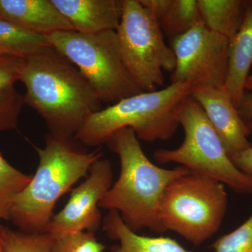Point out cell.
Returning <instances> with one entry per match:
<instances>
[{
  "label": "cell",
  "mask_w": 252,
  "mask_h": 252,
  "mask_svg": "<svg viewBox=\"0 0 252 252\" xmlns=\"http://www.w3.org/2000/svg\"><path fill=\"white\" fill-rule=\"evenodd\" d=\"M25 103L42 118L49 135L72 140L101 102L87 79L52 46L26 59Z\"/></svg>",
  "instance_id": "6da1fadb"
},
{
  "label": "cell",
  "mask_w": 252,
  "mask_h": 252,
  "mask_svg": "<svg viewBox=\"0 0 252 252\" xmlns=\"http://www.w3.org/2000/svg\"><path fill=\"white\" fill-rule=\"evenodd\" d=\"M107 144L119 156L121 171L99 207L119 212L135 233L148 229L163 233L158 217L162 194L172 181L190 172L182 166L166 169L154 164L129 127L114 132Z\"/></svg>",
  "instance_id": "7a4b0ae2"
},
{
  "label": "cell",
  "mask_w": 252,
  "mask_h": 252,
  "mask_svg": "<svg viewBox=\"0 0 252 252\" xmlns=\"http://www.w3.org/2000/svg\"><path fill=\"white\" fill-rule=\"evenodd\" d=\"M39 164L31 182L14 199L9 220L29 233H46L58 200L74 184L86 177L102 157L99 150L87 153L64 140L48 135L45 147L33 145Z\"/></svg>",
  "instance_id": "3957f363"
},
{
  "label": "cell",
  "mask_w": 252,
  "mask_h": 252,
  "mask_svg": "<svg viewBox=\"0 0 252 252\" xmlns=\"http://www.w3.org/2000/svg\"><path fill=\"white\" fill-rule=\"evenodd\" d=\"M191 89L187 83H172L162 90L126 97L93 114L74 139L86 147H99L117 130L129 127L139 140H170L180 126L179 112Z\"/></svg>",
  "instance_id": "277c9868"
},
{
  "label": "cell",
  "mask_w": 252,
  "mask_h": 252,
  "mask_svg": "<svg viewBox=\"0 0 252 252\" xmlns=\"http://www.w3.org/2000/svg\"><path fill=\"white\" fill-rule=\"evenodd\" d=\"M228 207L224 185L210 177L186 174L167 186L159 206L164 233L170 230L199 246L220 230Z\"/></svg>",
  "instance_id": "5b68a950"
},
{
  "label": "cell",
  "mask_w": 252,
  "mask_h": 252,
  "mask_svg": "<svg viewBox=\"0 0 252 252\" xmlns=\"http://www.w3.org/2000/svg\"><path fill=\"white\" fill-rule=\"evenodd\" d=\"M185 139L177 148L154 152L158 163H177L190 173L210 177L239 193H252V180L235 166L209 122L203 109L191 95L179 112Z\"/></svg>",
  "instance_id": "8992f818"
},
{
  "label": "cell",
  "mask_w": 252,
  "mask_h": 252,
  "mask_svg": "<svg viewBox=\"0 0 252 252\" xmlns=\"http://www.w3.org/2000/svg\"><path fill=\"white\" fill-rule=\"evenodd\" d=\"M47 38L80 71L101 102L115 104L144 92L124 64L116 31L94 34L62 31Z\"/></svg>",
  "instance_id": "52a82bcc"
},
{
  "label": "cell",
  "mask_w": 252,
  "mask_h": 252,
  "mask_svg": "<svg viewBox=\"0 0 252 252\" xmlns=\"http://www.w3.org/2000/svg\"><path fill=\"white\" fill-rule=\"evenodd\" d=\"M116 32L123 61L141 90L152 92L163 85V71L175 70V54L157 19L140 0H123Z\"/></svg>",
  "instance_id": "ba28073f"
},
{
  "label": "cell",
  "mask_w": 252,
  "mask_h": 252,
  "mask_svg": "<svg viewBox=\"0 0 252 252\" xmlns=\"http://www.w3.org/2000/svg\"><path fill=\"white\" fill-rule=\"evenodd\" d=\"M230 40L209 30L203 22L172 40L176 66L173 83L223 87L226 82Z\"/></svg>",
  "instance_id": "9c48e42d"
},
{
  "label": "cell",
  "mask_w": 252,
  "mask_h": 252,
  "mask_svg": "<svg viewBox=\"0 0 252 252\" xmlns=\"http://www.w3.org/2000/svg\"><path fill=\"white\" fill-rule=\"evenodd\" d=\"M113 177L110 161L98 159L91 167L86 180L73 190L64 208L50 220L46 233L57 238L98 229L102 220L99 204L112 187Z\"/></svg>",
  "instance_id": "30bf717a"
},
{
  "label": "cell",
  "mask_w": 252,
  "mask_h": 252,
  "mask_svg": "<svg viewBox=\"0 0 252 252\" xmlns=\"http://www.w3.org/2000/svg\"><path fill=\"white\" fill-rule=\"evenodd\" d=\"M191 96L203 109L230 158L251 147V131L225 86H193Z\"/></svg>",
  "instance_id": "8fae6325"
},
{
  "label": "cell",
  "mask_w": 252,
  "mask_h": 252,
  "mask_svg": "<svg viewBox=\"0 0 252 252\" xmlns=\"http://www.w3.org/2000/svg\"><path fill=\"white\" fill-rule=\"evenodd\" d=\"M74 31L82 34L117 31L123 0H52Z\"/></svg>",
  "instance_id": "7c38bea8"
},
{
  "label": "cell",
  "mask_w": 252,
  "mask_h": 252,
  "mask_svg": "<svg viewBox=\"0 0 252 252\" xmlns=\"http://www.w3.org/2000/svg\"><path fill=\"white\" fill-rule=\"evenodd\" d=\"M0 18L45 36L74 31L52 0H0Z\"/></svg>",
  "instance_id": "4fadbf2b"
},
{
  "label": "cell",
  "mask_w": 252,
  "mask_h": 252,
  "mask_svg": "<svg viewBox=\"0 0 252 252\" xmlns=\"http://www.w3.org/2000/svg\"><path fill=\"white\" fill-rule=\"evenodd\" d=\"M252 64V1H250L240 29L230 39L228 76L225 87L235 107L243 100Z\"/></svg>",
  "instance_id": "5bb4252c"
},
{
  "label": "cell",
  "mask_w": 252,
  "mask_h": 252,
  "mask_svg": "<svg viewBox=\"0 0 252 252\" xmlns=\"http://www.w3.org/2000/svg\"><path fill=\"white\" fill-rule=\"evenodd\" d=\"M102 225L109 238L119 241L112 252H189L173 239L139 235L131 230L119 212L114 210L109 211Z\"/></svg>",
  "instance_id": "9a60e30c"
},
{
  "label": "cell",
  "mask_w": 252,
  "mask_h": 252,
  "mask_svg": "<svg viewBox=\"0 0 252 252\" xmlns=\"http://www.w3.org/2000/svg\"><path fill=\"white\" fill-rule=\"evenodd\" d=\"M152 12L163 34L172 39L203 22L197 0H140Z\"/></svg>",
  "instance_id": "2e32d148"
},
{
  "label": "cell",
  "mask_w": 252,
  "mask_h": 252,
  "mask_svg": "<svg viewBox=\"0 0 252 252\" xmlns=\"http://www.w3.org/2000/svg\"><path fill=\"white\" fill-rule=\"evenodd\" d=\"M197 3L204 25L230 40L243 22L250 1L197 0Z\"/></svg>",
  "instance_id": "e0dca14e"
},
{
  "label": "cell",
  "mask_w": 252,
  "mask_h": 252,
  "mask_svg": "<svg viewBox=\"0 0 252 252\" xmlns=\"http://www.w3.org/2000/svg\"><path fill=\"white\" fill-rule=\"evenodd\" d=\"M51 46L47 36L0 18V55L26 59Z\"/></svg>",
  "instance_id": "ac0fdd59"
},
{
  "label": "cell",
  "mask_w": 252,
  "mask_h": 252,
  "mask_svg": "<svg viewBox=\"0 0 252 252\" xmlns=\"http://www.w3.org/2000/svg\"><path fill=\"white\" fill-rule=\"evenodd\" d=\"M31 179V176L12 166L0 153V221L9 220L14 199L26 189Z\"/></svg>",
  "instance_id": "d6986e66"
},
{
  "label": "cell",
  "mask_w": 252,
  "mask_h": 252,
  "mask_svg": "<svg viewBox=\"0 0 252 252\" xmlns=\"http://www.w3.org/2000/svg\"><path fill=\"white\" fill-rule=\"evenodd\" d=\"M5 252H51L54 237L47 233H29L2 228Z\"/></svg>",
  "instance_id": "ffe728a7"
},
{
  "label": "cell",
  "mask_w": 252,
  "mask_h": 252,
  "mask_svg": "<svg viewBox=\"0 0 252 252\" xmlns=\"http://www.w3.org/2000/svg\"><path fill=\"white\" fill-rule=\"evenodd\" d=\"M94 232L81 231L54 238L51 252H103Z\"/></svg>",
  "instance_id": "44dd1931"
},
{
  "label": "cell",
  "mask_w": 252,
  "mask_h": 252,
  "mask_svg": "<svg viewBox=\"0 0 252 252\" xmlns=\"http://www.w3.org/2000/svg\"><path fill=\"white\" fill-rule=\"evenodd\" d=\"M215 252H252V214L245 223L212 245Z\"/></svg>",
  "instance_id": "7402d4cb"
},
{
  "label": "cell",
  "mask_w": 252,
  "mask_h": 252,
  "mask_svg": "<svg viewBox=\"0 0 252 252\" xmlns=\"http://www.w3.org/2000/svg\"><path fill=\"white\" fill-rule=\"evenodd\" d=\"M24 104V95L15 88L0 91V131L14 130L17 127Z\"/></svg>",
  "instance_id": "603a6c76"
},
{
  "label": "cell",
  "mask_w": 252,
  "mask_h": 252,
  "mask_svg": "<svg viewBox=\"0 0 252 252\" xmlns=\"http://www.w3.org/2000/svg\"><path fill=\"white\" fill-rule=\"evenodd\" d=\"M26 59L0 55V91L14 88L21 81Z\"/></svg>",
  "instance_id": "cb8c5ba5"
},
{
  "label": "cell",
  "mask_w": 252,
  "mask_h": 252,
  "mask_svg": "<svg viewBox=\"0 0 252 252\" xmlns=\"http://www.w3.org/2000/svg\"><path fill=\"white\" fill-rule=\"evenodd\" d=\"M250 131L252 132V128ZM230 159L239 170L252 180V144L250 148L230 157Z\"/></svg>",
  "instance_id": "d4e9b609"
},
{
  "label": "cell",
  "mask_w": 252,
  "mask_h": 252,
  "mask_svg": "<svg viewBox=\"0 0 252 252\" xmlns=\"http://www.w3.org/2000/svg\"><path fill=\"white\" fill-rule=\"evenodd\" d=\"M238 110L240 117L250 130L252 127V91L251 92H245Z\"/></svg>",
  "instance_id": "484cf974"
},
{
  "label": "cell",
  "mask_w": 252,
  "mask_h": 252,
  "mask_svg": "<svg viewBox=\"0 0 252 252\" xmlns=\"http://www.w3.org/2000/svg\"><path fill=\"white\" fill-rule=\"evenodd\" d=\"M2 228V225H0V252H5L3 244Z\"/></svg>",
  "instance_id": "4316f807"
},
{
  "label": "cell",
  "mask_w": 252,
  "mask_h": 252,
  "mask_svg": "<svg viewBox=\"0 0 252 252\" xmlns=\"http://www.w3.org/2000/svg\"><path fill=\"white\" fill-rule=\"evenodd\" d=\"M245 90L252 91V74L249 76L248 80H247L246 85H245Z\"/></svg>",
  "instance_id": "83f0119b"
},
{
  "label": "cell",
  "mask_w": 252,
  "mask_h": 252,
  "mask_svg": "<svg viewBox=\"0 0 252 252\" xmlns=\"http://www.w3.org/2000/svg\"><path fill=\"white\" fill-rule=\"evenodd\" d=\"M251 128H252V127H251ZM251 128H250V129H251Z\"/></svg>",
  "instance_id": "f1b7e54d"
}]
</instances>
